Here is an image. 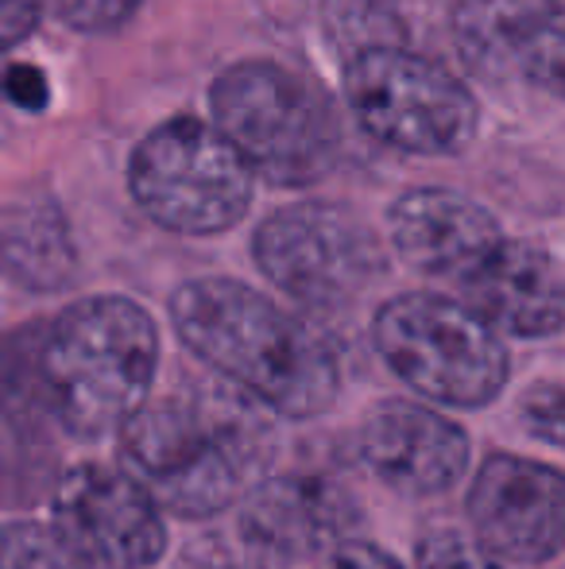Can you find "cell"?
<instances>
[{
    "mask_svg": "<svg viewBox=\"0 0 565 569\" xmlns=\"http://www.w3.org/2000/svg\"><path fill=\"white\" fill-rule=\"evenodd\" d=\"M325 23L349 59L364 51L407 47L411 36V12L403 0H325Z\"/></svg>",
    "mask_w": 565,
    "mask_h": 569,
    "instance_id": "ac0fdd59",
    "label": "cell"
},
{
    "mask_svg": "<svg viewBox=\"0 0 565 569\" xmlns=\"http://www.w3.org/2000/svg\"><path fill=\"white\" fill-rule=\"evenodd\" d=\"M252 179L236 148L194 117H174L159 124L132 151L129 187L132 198L155 226L186 237L225 232L249 213Z\"/></svg>",
    "mask_w": 565,
    "mask_h": 569,
    "instance_id": "8992f818",
    "label": "cell"
},
{
    "mask_svg": "<svg viewBox=\"0 0 565 569\" xmlns=\"http://www.w3.org/2000/svg\"><path fill=\"white\" fill-rule=\"evenodd\" d=\"M171 322L205 368L264 411L314 419L337 399L341 368L330 345L236 279L182 283L171 299Z\"/></svg>",
    "mask_w": 565,
    "mask_h": 569,
    "instance_id": "7a4b0ae2",
    "label": "cell"
},
{
    "mask_svg": "<svg viewBox=\"0 0 565 569\" xmlns=\"http://www.w3.org/2000/svg\"><path fill=\"white\" fill-rule=\"evenodd\" d=\"M256 263L275 287L310 307H341L384 276L372 229L345 206L302 202L272 213L252 240Z\"/></svg>",
    "mask_w": 565,
    "mask_h": 569,
    "instance_id": "ba28073f",
    "label": "cell"
},
{
    "mask_svg": "<svg viewBox=\"0 0 565 569\" xmlns=\"http://www.w3.org/2000/svg\"><path fill=\"white\" fill-rule=\"evenodd\" d=\"M51 422L74 438L124 430L151 399L159 330L121 295H93L43 326L39 341Z\"/></svg>",
    "mask_w": 565,
    "mask_h": 569,
    "instance_id": "3957f363",
    "label": "cell"
},
{
    "mask_svg": "<svg viewBox=\"0 0 565 569\" xmlns=\"http://www.w3.org/2000/svg\"><path fill=\"white\" fill-rule=\"evenodd\" d=\"M392 240L415 271L461 283L504 237L481 202L426 187L392 206Z\"/></svg>",
    "mask_w": 565,
    "mask_h": 569,
    "instance_id": "9a60e30c",
    "label": "cell"
},
{
    "mask_svg": "<svg viewBox=\"0 0 565 569\" xmlns=\"http://www.w3.org/2000/svg\"><path fill=\"white\" fill-rule=\"evenodd\" d=\"M468 523L500 562H546L565 547V477L531 457H488L468 488Z\"/></svg>",
    "mask_w": 565,
    "mask_h": 569,
    "instance_id": "30bf717a",
    "label": "cell"
},
{
    "mask_svg": "<svg viewBox=\"0 0 565 569\" xmlns=\"http://www.w3.org/2000/svg\"><path fill=\"white\" fill-rule=\"evenodd\" d=\"M317 569H403V566L395 562L387 550L372 547V542L349 539V542H341L337 550H330Z\"/></svg>",
    "mask_w": 565,
    "mask_h": 569,
    "instance_id": "cb8c5ba5",
    "label": "cell"
},
{
    "mask_svg": "<svg viewBox=\"0 0 565 569\" xmlns=\"http://www.w3.org/2000/svg\"><path fill=\"white\" fill-rule=\"evenodd\" d=\"M0 569H90L47 523L0 527Z\"/></svg>",
    "mask_w": 565,
    "mask_h": 569,
    "instance_id": "d6986e66",
    "label": "cell"
},
{
    "mask_svg": "<svg viewBox=\"0 0 565 569\" xmlns=\"http://www.w3.org/2000/svg\"><path fill=\"white\" fill-rule=\"evenodd\" d=\"M4 93L20 109H43L47 106V78L43 70L28 67V62H12L4 70Z\"/></svg>",
    "mask_w": 565,
    "mask_h": 569,
    "instance_id": "d4e9b609",
    "label": "cell"
},
{
    "mask_svg": "<svg viewBox=\"0 0 565 569\" xmlns=\"http://www.w3.org/2000/svg\"><path fill=\"white\" fill-rule=\"evenodd\" d=\"M218 132L252 174L275 187H310L341 156V120L310 78L268 59L229 67L213 82Z\"/></svg>",
    "mask_w": 565,
    "mask_h": 569,
    "instance_id": "277c9868",
    "label": "cell"
},
{
    "mask_svg": "<svg viewBox=\"0 0 565 569\" xmlns=\"http://www.w3.org/2000/svg\"><path fill=\"white\" fill-rule=\"evenodd\" d=\"M43 0H0V51H12L36 31Z\"/></svg>",
    "mask_w": 565,
    "mask_h": 569,
    "instance_id": "603a6c76",
    "label": "cell"
},
{
    "mask_svg": "<svg viewBox=\"0 0 565 569\" xmlns=\"http://www.w3.org/2000/svg\"><path fill=\"white\" fill-rule=\"evenodd\" d=\"M372 341L395 376L445 407H484L504 391L512 360L500 333L445 295H400L372 322Z\"/></svg>",
    "mask_w": 565,
    "mask_h": 569,
    "instance_id": "5b68a950",
    "label": "cell"
},
{
    "mask_svg": "<svg viewBox=\"0 0 565 569\" xmlns=\"http://www.w3.org/2000/svg\"><path fill=\"white\" fill-rule=\"evenodd\" d=\"M361 461L403 496L450 492L468 469V435L423 403L392 399L361 422Z\"/></svg>",
    "mask_w": 565,
    "mask_h": 569,
    "instance_id": "4fadbf2b",
    "label": "cell"
},
{
    "mask_svg": "<svg viewBox=\"0 0 565 569\" xmlns=\"http://www.w3.org/2000/svg\"><path fill=\"white\" fill-rule=\"evenodd\" d=\"M356 519L353 496L317 472H275L241 500L244 539L283 562L337 550Z\"/></svg>",
    "mask_w": 565,
    "mask_h": 569,
    "instance_id": "8fae6325",
    "label": "cell"
},
{
    "mask_svg": "<svg viewBox=\"0 0 565 569\" xmlns=\"http://www.w3.org/2000/svg\"><path fill=\"white\" fill-rule=\"evenodd\" d=\"M453 31L476 67L565 98V0H465Z\"/></svg>",
    "mask_w": 565,
    "mask_h": 569,
    "instance_id": "7c38bea8",
    "label": "cell"
},
{
    "mask_svg": "<svg viewBox=\"0 0 565 569\" xmlns=\"http://www.w3.org/2000/svg\"><path fill=\"white\" fill-rule=\"evenodd\" d=\"M345 98L376 140L411 156H457L476 136V98L453 70L407 47L345 62Z\"/></svg>",
    "mask_w": 565,
    "mask_h": 569,
    "instance_id": "52a82bcc",
    "label": "cell"
},
{
    "mask_svg": "<svg viewBox=\"0 0 565 569\" xmlns=\"http://www.w3.org/2000/svg\"><path fill=\"white\" fill-rule=\"evenodd\" d=\"M54 531L90 569H148L163 558L167 527L137 477L109 465H78L51 500Z\"/></svg>",
    "mask_w": 565,
    "mask_h": 569,
    "instance_id": "9c48e42d",
    "label": "cell"
},
{
    "mask_svg": "<svg viewBox=\"0 0 565 569\" xmlns=\"http://www.w3.org/2000/svg\"><path fill=\"white\" fill-rule=\"evenodd\" d=\"M275 453L264 407L225 380L182 383L148 399L121 430V457L159 511L210 519L241 503Z\"/></svg>",
    "mask_w": 565,
    "mask_h": 569,
    "instance_id": "6da1fadb",
    "label": "cell"
},
{
    "mask_svg": "<svg viewBox=\"0 0 565 569\" xmlns=\"http://www.w3.org/2000/svg\"><path fill=\"white\" fill-rule=\"evenodd\" d=\"M519 422L538 442L565 446V383H538L519 403Z\"/></svg>",
    "mask_w": 565,
    "mask_h": 569,
    "instance_id": "44dd1931",
    "label": "cell"
},
{
    "mask_svg": "<svg viewBox=\"0 0 565 569\" xmlns=\"http://www.w3.org/2000/svg\"><path fill=\"white\" fill-rule=\"evenodd\" d=\"M465 307L496 333L551 338L565 326V279L554 260L527 240H500L465 279Z\"/></svg>",
    "mask_w": 565,
    "mask_h": 569,
    "instance_id": "5bb4252c",
    "label": "cell"
},
{
    "mask_svg": "<svg viewBox=\"0 0 565 569\" xmlns=\"http://www.w3.org/2000/svg\"><path fill=\"white\" fill-rule=\"evenodd\" d=\"M39 341H43V326H20L0 341V411L16 430H28V435L54 427L43 368H39Z\"/></svg>",
    "mask_w": 565,
    "mask_h": 569,
    "instance_id": "e0dca14e",
    "label": "cell"
},
{
    "mask_svg": "<svg viewBox=\"0 0 565 569\" xmlns=\"http://www.w3.org/2000/svg\"><path fill=\"white\" fill-rule=\"evenodd\" d=\"M74 240L54 202H23L0 213V271L28 291H59L74 279Z\"/></svg>",
    "mask_w": 565,
    "mask_h": 569,
    "instance_id": "2e32d148",
    "label": "cell"
},
{
    "mask_svg": "<svg viewBox=\"0 0 565 569\" xmlns=\"http://www.w3.org/2000/svg\"><path fill=\"white\" fill-rule=\"evenodd\" d=\"M74 31H113L137 12L140 0H43Z\"/></svg>",
    "mask_w": 565,
    "mask_h": 569,
    "instance_id": "7402d4cb",
    "label": "cell"
},
{
    "mask_svg": "<svg viewBox=\"0 0 565 569\" xmlns=\"http://www.w3.org/2000/svg\"><path fill=\"white\" fill-rule=\"evenodd\" d=\"M418 569H507V566L488 547H481L476 535L430 531L418 542Z\"/></svg>",
    "mask_w": 565,
    "mask_h": 569,
    "instance_id": "ffe728a7",
    "label": "cell"
}]
</instances>
